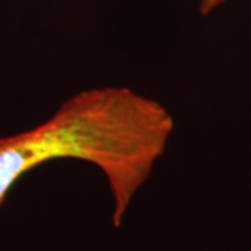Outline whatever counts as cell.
<instances>
[{
  "instance_id": "cell-1",
  "label": "cell",
  "mask_w": 251,
  "mask_h": 251,
  "mask_svg": "<svg viewBox=\"0 0 251 251\" xmlns=\"http://www.w3.org/2000/svg\"><path fill=\"white\" fill-rule=\"evenodd\" d=\"M173 131L171 112L128 87L77 92L44 123L0 137V205L28 172L56 159H78L97 166L108 180L112 219L119 227Z\"/></svg>"
},
{
  "instance_id": "cell-2",
  "label": "cell",
  "mask_w": 251,
  "mask_h": 251,
  "mask_svg": "<svg viewBox=\"0 0 251 251\" xmlns=\"http://www.w3.org/2000/svg\"><path fill=\"white\" fill-rule=\"evenodd\" d=\"M227 0H201L200 3V13L202 16H208L209 13H212L214 10L218 9L219 6H222Z\"/></svg>"
}]
</instances>
